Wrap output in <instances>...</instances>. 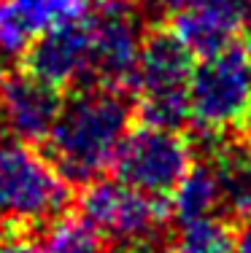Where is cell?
<instances>
[{"instance_id":"cell-1","label":"cell","mask_w":251,"mask_h":253,"mask_svg":"<svg viewBox=\"0 0 251 253\" xmlns=\"http://www.w3.org/2000/svg\"><path fill=\"white\" fill-rule=\"evenodd\" d=\"M135 100L124 89L81 86L62 100L46 135V159L70 186L103 178L124 135L133 129Z\"/></svg>"},{"instance_id":"cell-2","label":"cell","mask_w":251,"mask_h":253,"mask_svg":"<svg viewBox=\"0 0 251 253\" xmlns=\"http://www.w3.org/2000/svg\"><path fill=\"white\" fill-rule=\"evenodd\" d=\"M195 68V54L170 33L151 30L143 38L138 68L133 78L135 113L141 124L181 132L192 124L189 108V78Z\"/></svg>"},{"instance_id":"cell-3","label":"cell","mask_w":251,"mask_h":253,"mask_svg":"<svg viewBox=\"0 0 251 253\" xmlns=\"http://www.w3.org/2000/svg\"><path fill=\"white\" fill-rule=\"evenodd\" d=\"M79 213L116 251L149 253L167 232L170 202L133 189L119 178H95L81 186Z\"/></svg>"},{"instance_id":"cell-4","label":"cell","mask_w":251,"mask_h":253,"mask_svg":"<svg viewBox=\"0 0 251 253\" xmlns=\"http://www.w3.org/2000/svg\"><path fill=\"white\" fill-rule=\"evenodd\" d=\"M189 108L197 135H224L251 108V46L235 43L200 57L189 78Z\"/></svg>"},{"instance_id":"cell-5","label":"cell","mask_w":251,"mask_h":253,"mask_svg":"<svg viewBox=\"0 0 251 253\" xmlns=\"http://www.w3.org/2000/svg\"><path fill=\"white\" fill-rule=\"evenodd\" d=\"M70 202V183L27 143L0 148V218L14 226H46Z\"/></svg>"},{"instance_id":"cell-6","label":"cell","mask_w":251,"mask_h":253,"mask_svg":"<svg viewBox=\"0 0 251 253\" xmlns=\"http://www.w3.org/2000/svg\"><path fill=\"white\" fill-rule=\"evenodd\" d=\"M195 165V148L181 132L138 124L124 135L111 162L122 183L154 197H170Z\"/></svg>"},{"instance_id":"cell-7","label":"cell","mask_w":251,"mask_h":253,"mask_svg":"<svg viewBox=\"0 0 251 253\" xmlns=\"http://www.w3.org/2000/svg\"><path fill=\"white\" fill-rule=\"evenodd\" d=\"M143 11L138 0H98L87 14L92 35L89 86L133 89L135 68L143 49Z\"/></svg>"},{"instance_id":"cell-8","label":"cell","mask_w":251,"mask_h":253,"mask_svg":"<svg viewBox=\"0 0 251 253\" xmlns=\"http://www.w3.org/2000/svg\"><path fill=\"white\" fill-rule=\"evenodd\" d=\"M146 8L170 19V33L195 57L235 43L246 22V0H146Z\"/></svg>"},{"instance_id":"cell-9","label":"cell","mask_w":251,"mask_h":253,"mask_svg":"<svg viewBox=\"0 0 251 253\" xmlns=\"http://www.w3.org/2000/svg\"><path fill=\"white\" fill-rule=\"evenodd\" d=\"M25 70L62 89L70 84L89 86L92 70V35L87 16L76 22L49 27L27 46Z\"/></svg>"},{"instance_id":"cell-10","label":"cell","mask_w":251,"mask_h":253,"mask_svg":"<svg viewBox=\"0 0 251 253\" xmlns=\"http://www.w3.org/2000/svg\"><path fill=\"white\" fill-rule=\"evenodd\" d=\"M59 105V89L30 70L0 78V129L8 132L16 143H44Z\"/></svg>"},{"instance_id":"cell-11","label":"cell","mask_w":251,"mask_h":253,"mask_svg":"<svg viewBox=\"0 0 251 253\" xmlns=\"http://www.w3.org/2000/svg\"><path fill=\"white\" fill-rule=\"evenodd\" d=\"M95 0H0V57H19L44 30L76 22Z\"/></svg>"},{"instance_id":"cell-12","label":"cell","mask_w":251,"mask_h":253,"mask_svg":"<svg viewBox=\"0 0 251 253\" xmlns=\"http://www.w3.org/2000/svg\"><path fill=\"white\" fill-rule=\"evenodd\" d=\"M227 210L224 205V191L219 183L216 170L211 162H197L189 167L184 180L173 189L170 194V215L178 224H189V221L211 218V215H222Z\"/></svg>"},{"instance_id":"cell-13","label":"cell","mask_w":251,"mask_h":253,"mask_svg":"<svg viewBox=\"0 0 251 253\" xmlns=\"http://www.w3.org/2000/svg\"><path fill=\"white\" fill-rule=\"evenodd\" d=\"M44 253H108L105 240L100 232L79 215H59L44 226V240H41Z\"/></svg>"},{"instance_id":"cell-14","label":"cell","mask_w":251,"mask_h":253,"mask_svg":"<svg viewBox=\"0 0 251 253\" xmlns=\"http://www.w3.org/2000/svg\"><path fill=\"white\" fill-rule=\"evenodd\" d=\"M173 253H235V229L222 215L178 224Z\"/></svg>"},{"instance_id":"cell-15","label":"cell","mask_w":251,"mask_h":253,"mask_svg":"<svg viewBox=\"0 0 251 253\" xmlns=\"http://www.w3.org/2000/svg\"><path fill=\"white\" fill-rule=\"evenodd\" d=\"M0 253H44L38 243L27 237H8V240H0Z\"/></svg>"},{"instance_id":"cell-16","label":"cell","mask_w":251,"mask_h":253,"mask_svg":"<svg viewBox=\"0 0 251 253\" xmlns=\"http://www.w3.org/2000/svg\"><path fill=\"white\" fill-rule=\"evenodd\" d=\"M235 253H251V218L235 232Z\"/></svg>"},{"instance_id":"cell-17","label":"cell","mask_w":251,"mask_h":253,"mask_svg":"<svg viewBox=\"0 0 251 253\" xmlns=\"http://www.w3.org/2000/svg\"><path fill=\"white\" fill-rule=\"evenodd\" d=\"M235 215H243V218H251V175L243 186V194L238 200V208H235Z\"/></svg>"},{"instance_id":"cell-18","label":"cell","mask_w":251,"mask_h":253,"mask_svg":"<svg viewBox=\"0 0 251 253\" xmlns=\"http://www.w3.org/2000/svg\"><path fill=\"white\" fill-rule=\"evenodd\" d=\"M243 135H246L243 140H246L249 146H251V108H249V113H246V116H243Z\"/></svg>"},{"instance_id":"cell-19","label":"cell","mask_w":251,"mask_h":253,"mask_svg":"<svg viewBox=\"0 0 251 253\" xmlns=\"http://www.w3.org/2000/svg\"><path fill=\"white\" fill-rule=\"evenodd\" d=\"M243 27H246V33L251 35V0H246V22H243Z\"/></svg>"},{"instance_id":"cell-20","label":"cell","mask_w":251,"mask_h":253,"mask_svg":"<svg viewBox=\"0 0 251 253\" xmlns=\"http://www.w3.org/2000/svg\"><path fill=\"white\" fill-rule=\"evenodd\" d=\"M0 78H3V65H0Z\"/></svg>"},{"instance_id":"cell-21","label":"cell","mask_w":251,"mask_h":253,"mask_svg":"<svg viewBox=\"0 0 251 253\" xmlns=\"http://www.w3.org/2000/svg\"><path fill=\"white\" fill-rule=\"evenodd\" d=\"M149 253H159V251H149Z\"/></svg>"},{"instance_id":"cell-22","label":"cell","mask_w":251,"mask_h":253,"mask_svg":"<svg viewBox=\"0 0 251 253\" xmlns=\"http://www.w3.org/2000/svg\"><path fill=\"white\" fill-rule=\"evenodd\" d=\"M0 135H3V129H0ZM0 148H3V146H0Z\"/></svg>"}]
</instances>
